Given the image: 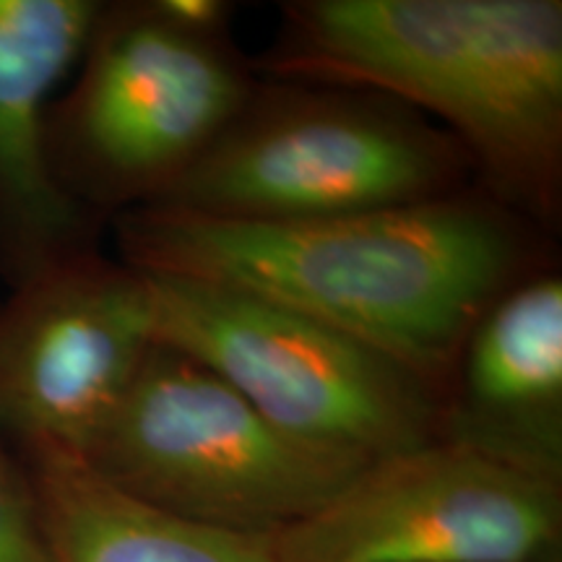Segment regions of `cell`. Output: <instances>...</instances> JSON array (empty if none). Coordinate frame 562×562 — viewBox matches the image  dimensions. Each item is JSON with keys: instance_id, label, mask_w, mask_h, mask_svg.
Here are the masks:
<instances>
[{"instance_id": "cell-1", "label": "cell", "mask_w": 562, "mask_h": 562, "mask_svg": "<svg viewBox=\"0 0 562 562\" xmlns=\"http://www.w3.org/2000/svg\"><path fill=\"white\" fill-rule=\"evenodd\" d=\"M123 261L266 297L448 393L469 334L529 277V222L490 195L250 224L165 209L115 220Z\"/></svg>"}, {"instance_id": "cell-2", "label": "cell", "mask_w": 562, "mask_h": 562, "mask_svg": "<svg viewBox=\"0 0 562 562\" xmlns=\"http://www.w3.org/2000/svg\"><path fill=\"white\" fill-rule=\"evenodd\" d=\"M258 68L432 115L484 195L552 229L562 203L560 0H302Z\"/></svg>"}, {"instance_id": "cell-3", "label": "cell", "mask_w": 562, "mask_h": 562, "mask_svg": "<svg viewBox=\"0 0 562 562\" xmlns=\"http://www.w3.org/2000/svg\"><path fill=\"white\" fill-rule=\"evenodd\" d=\"M453 136L391 97L279 81L252 89L220 138L157 203L220 222L281 224L467 193Z\"/></svg>"}, {"instance_id": "cell-4", "label": "cell", "mask_w": 562, "mask_h": 562, "mask_svg": "<svg viewBox=\"0 0 562 562\" xmlns=\"http://www.w3.org/2000/svg\"><path fill=\"white\" fill-rule=\"evenodd\" d=\"M79 456L138 501L245 533L305 521L372 463L284 432L216 372L165 344H154Z\"/></svg>"}, {"instance_id": "cell-5", "label": "cell", "mask_w": 562, "mask_h": 562, "mask_svg": "<svg viewBox=\"0 0 562 562\" xmlns=\"http://www.w3.org/2000/svg\"><path fill=\"white\" fill-rule=\"evenodd\" d=\"M74 89L47 108L58 186L97 222L157 203L256 89L227 37L188 34L149 3L100 5Z\"/></svg>"}, {"instance_id": "cell-6", "label": "cell", "mask_w": 562, "mask_h": 562, "mask_svg": "<svg viewBox=\"0 0 562 562\" xmlns=\"http://www.w3.org/2000/svg\"><path fill=\"white\" fill-rule=\"evenodd\" d=\"M144 273L157 344L216 372L284 432L368 461L442 440L446 393L391 357L237 286Z\"/></svg>"}, {"instance_id": "cell-7", "label": "cell", "mask_w": 562, "mask_h": 562, "mask_svg": "<svg viewBox=\"0 0 562 562\" xmlns=\"http://www.w3.org/2000/svg\"><path fill=\"white\" fill-rule=\"evenodd\" d=\"M558 533V482L435 440L372 461L271 542L279 562H537Z\"/></svg>"}, {"instance_id": "cell-8", "label": "cell", "mask_w": 562, "mask_h": 562, "mask_svg": "<svg viewBox=\"0 0 562 562\" xmlns=\"http://www.w3.org/2000/svg\"><path fill=\"white\" fill-rule=\"evenodd\" d=\"M154 344L146 273L100 250L47 266L0 302V425L16 446L83 453Z\"/></svg>"}, {"instance_id": "cell-9", "label": "cell", "mask_w": 562, "mask_h": 562, "mask_svg": "<svg viewBox=\"0 0 562 562\" xmlns=\"http://www.w3.org/2000/svg\"><path fill=\"white\" fill-rule=\"evenodd\" d=\"M100 5L0 0V279L11 290L97 248L100 222L53 175L47 94L81 58Z\"/></svg>"}, {"instance_id": "cell-10", "label": "cell", "mask_w": 562, "mask_h": 562, "mask_svg": "<svg viewBox=\"0 0 562 562\" xmlns=\"http://www.w3.org/2000/svg\"><path fill=\"white\" fill-rule=\"evenodd\" d=\"M442 440L558 482L562 463V281L533 271L492 302L463 344Z\"/></svg>"}, {"instance_id": "cell-11", "label": "cell", "mask_w": 562, "mask_h": 562, "mask_svg": "<svg viewBox=\"0 0 562 562\" xmlns=\"http://www.w3.org/2000/svg\"><path fill=\"white\" fill-rule=\"evenodd\" d=\"M53 562H279L271 533L175 516L115 487L79 453L19 446Z\"/></svg>"}, {"instance_id": "cell-12", "label": "cell", "mask_w": 562, "mask_h": 562, "mask_svg": "<svg viewBox=\"0 0 562 562\" xmlns=\"http://www.w3.org/2000/svg\"><path fill=\"white\" fill-rule=\"evenodd\" d=\"M0 425V562H53L42 533L34 492Z\"/></svg>"}, {"instance_id": "cell-13", "label": "cell", "mask_w": 562, "mask_h": 562, "mask_svg": "<svg viewBox=\"0 0 562 562\" xmlns=\"http://www.w3.org/2000/svg\"><path fill=\"white\" fill-rule=\"evenodd\" d=\"M161 21L188 34L222 40L227 37L235 5L224 0H146Z\"/></svg>"}]
</instances>
